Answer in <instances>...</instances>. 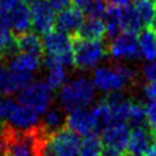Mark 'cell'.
I'll return each mask as SVG.
<instances>
[{"label":"cell","mask_w":156,"mask_h":156,"mask_svg":"<svg viewBox=\"0 0 156 156\" xmlns=\"http://www.w3.org/2000/svg\"><path fill=\"white\" fill-rule=\"evenodd\" d=\"M95 98V87L88 78L78 77L65 83L58 91L60 107L68 112L74 108L88 107Z\"/></svg>","instance_id":"obj_1"},{"label":"cell","mask_w":156,"mask_h":156,"mask_svg":"<svg viewBox=\"0 0 156 156\" xmlns=\"http://www.w3.org/2000/svg\"><path fill=\"white\" fill-rule=\"evenodd\" d=\"M80 138L77 133L63 127L48 134L40 144V156H78Z\"/></svg>","instance_id":"obj_2"},{"label":"cell","mask_w":156,"mask_h":156,"mask_svg":"<svg viewBox=\"0 0 156 156\" xmlns=\"http://www.w3.org/2000/svg\"><path fill=\"white\" fill-rule=\"evenodd\" d=\"M71 39L74 66L79 69L94 68L106 55V48L101 40H88L77 35H72Z\"/></svg>","instance_id":"obj_3"},{"label":"cell","mask_w":156,"mask_h":156,"mask_svg":"<svg viewBox=\"0 0 156 156\" xmlns=\"http://www.w3.org/2000/svg\"><path fill=\"white\" fill-rule=\"evenodd\" d=\"M43 45H44V52L46 55L54 56L55 60L61 66L63 67L74 66L71 35L56 29L50 30L46 34H44Z\"/></svg>","instance_id":"obj_4"},{"label":"cell","mask_w":156,"mask_h":156,"mask_svg":"<svg viewBox=\"0 0 156 156\" xmlns=\"http://www.w3.org/2000/svg\"><path fill=\"white\" fill-rule=\"evenodd\" d=\"M52 100V89L45 82H30L18 94V102L37 113H44L51 106Z\"/></svg>","instance_id":"obj_5"},{"label":"cell","mask_w":156,"mask_h":156,"mask_svg":"<svg viewBox=\"0 0 156 156\" xmlns=\"http://www.w3.org/2000/svg\"><path fill=\"white\" fill-rule=\"evenodd\" d=\"M93 84L96 89L105 93L122 91L129 87L126 78L122 76L117 65L115 66H101L95 69L93 76Z\"/></svg>","instance_id":"obj_6"},{"label":"cell","mask_w":156,"mask_h":156,"mask_svg":"<svg viewBox=\"0 0 156 156\" xmlns=\"http://www.w3.org/2000/svg\"><path fill=\"white\" fill-rule=\"evenodd\" d=\"M107 51L111 57L119 60H135L141 56L138 38L135 34L127 32L119 33L116 38H113Z\"/></svg>","instance_id":"obj_7"},{"label":"cell","mask_w":156,"mask_h":156,"mask_svg":"<svg viewBox=\"0 0 156 156\" xmlns=\"http://www.w3.org/2000/svg\"><path fill=\"white\" fill-rule=\"evenodd\" d=\"M6 124L16 130H30L40 124L39 113L22 104L15 102L6 116Z\"/></svg>","instance_id":"obj_8"},{"label":"cell","mask_w":156,"mask_h":156,"mask_svg":"<svg viewBox=\"0 0 156 156\" xmlns=\"http://www.w3.org/2000/svg\"><path fill=\"white\" fill-rule=\"evenodd\" d=\"M65 127L83 136L91 133H96V126L93 112L90 108L87 107L68 111V115L66 116L65 121Z\"/></svg>","instance_id":"obj_9"},{"label":"cell","mask_w":156,"mask_h":156,"mask_svg":"<svg viewBox=\"0 0 156 156\" xmlns=\"http://www.w3.org/2000/svg\"><path fill=\"white\" fill-rule=\"evenodd\" d=\"M30 23L39 34H46L55 26V11L46 0H39L30 5Z\"/></svg>","instance_id":"obj_10"},{"label":"cell","mask_w":156,"mask_h":156,"mask_svg":"<svg viewBox=\"0 0 156 156\" xmlns=\"http://www.w3.org/2000/svg\"><path fill=\"white\" fill-rule=\"evenodd\" d=\"M155 143V136L147 126L134 127L129 132L126 151L130 156H144L150 146Z\"/></svg>","instance_id":"obj_11"},{"label":"cell","mask_w":156,"mask_h":156,"mask_svg":"<svg viewBox=\"0 0 156 156\" xmlns=\"http://www.w3.org/2000/svg\"><path fill=\"white\" fill-rule=\"evenodd\" d=\"M84 20V12L78 6H68L58 12L55 17V29L68 35H76L82 22Z\"/></svg>","instance_id":"obj_12"},{"label":"cell","mask_w":156,"mask_h":156,"mask_svg":"<svg viewBox=\"0 0 156 156\" xmlns=\"http://www.w3.org/2000/svg\"><path fill=\"white\" fill-rule=\"evenodd\" d=\"M129 132V126L124 122L111 123L100 132L101 141L104 146H108L123 152L127 147Z\"/></svg>","instance_id":"obj_13"},{"label":"cell","mask_w":156,"mask_h":156,"mask_svg":"<svg viewBox=\"0 0 156 156\" xmlns=\"http://www.w3.org/2000/svg\"><path fill=\"white\" fill-rule=\"evenodd\" d=\"M9 22L13 35L28 32L32 27L30 23V10L28 5L20 1L11 10H9Z\"/></svg>","instance_id":"obj_14"},{"label":"cell","mask_w":156,"mask_h":156,"mask_svg":"<svg viewBox=\"0 0 156 156\" xmlns=\"http://www.w3.org/2000/svg\"><path fill=\"white\" fill-rule=\"evenodd\" d=\"M15 45L16 49L20 50L21 52L35 55L38 57H41L44 55L43 40L38 35V33H33L28 30L15 35Z\"/></svg>","instance_id":"obj_15"},{"label":"cell","mask_w":156,"mask_h":156,"mask_svg":"<svg viewBox=\"0 0 156 156\" xmlns=\"http://www.w3.org/2000/svg\"><path fill=\"white\" fill-rule=\"evenodd\" d=\"M16 50L15 35L9 22V11L0 10V58L13 54Z\"/></svg>","instance_id":"obj_16"},{"label":"cell","mask_w":156,"mask_h":156,"mask_svg":"<svg viewBox=\"0 0 156 156\" xmlns=\"http://www.w3.org/2000/svg\"><path fill=\"white\" fill-rule=\"evenodd\" d=\"M76 35L88 40H101L106 35L104 21L100 20V17L87 16L83 20Z\"/></svg>","instance_id":"obj_17"},{"label":"cell","mask_w":156,"mask_h":156,"mask_svg":"<svg viewBox=\"0 0 156 156\" xmlns=\"http://www.w3.org/2000/svg\"><path fill=\"white\" fill-rule=\"evenodd\" d=\"M41 57H38L35 55L21 52L17 55H13L9 68L11 71H18V72H26V73H34L39 69L41 65Z\"/></svg>","instance_id":"obj_18"},{"label":"cell","mask_w":156,"mask_h":156,"mask_svg":"<svg viewBox=\"0 0 156 156\" xmlns=\"http://www.w3.org/2000/svg\"><path fill=\"white\" fill-rule=\"evenodd\" d=\"M65 111L58 107H49L43 116V119L40 121V127L46 134H51L61 128L65 127Z\"/></svg>","instance_id":"obj_19"},{"label":"cell","mask_w":156,"mask_h":156,"mask_svg":"<svg viewBox=\"0 0 156 156\" xmlns=\"http://www.w3.org/2000/svg\"><path fill=\"white\" fill-rule=\"evenodd\" d=\"M121 10V26H122V30L127 32V33H133L136 34L143 29V23L141 20L135 10L134 6L132 5H126L119 7Z\"/></svg>","instance_id":"obj_20"},{"label":"cell","mask_w":156,"mask_h":156,"mask_svg":"<svg viewBox=\"0 0 156 156\" xmlns=\"http://www.w3.org/2000/svg\"><path fill=\"white\" fill-rule=\"evenodd\" d=\"M102 21H104L106 35L108 39L112 40L113 38H116L122 32L119 7L113 6V5H110L108 7H106V10L102 15Z\"/></svg>","instance_id":"obj_21"},{"label":"cell","mask_w":156,"mask_h":156,"mask_svg":"<svg viewBox=\"0 0 156 156\" xmlns=\"http://www.w3.org/2000/svg\"><path fill=\"white\" fill-rule=\"evenodd\" d=\"M138 41L141 56L146 61L156 60V33L149 27H145V29L139 32Z\"/></svg>","instance_id":"obj_22"},{"label":"cell","mask_w":156,"mask_h":156,"mask_svg":"<svg viewBox=\"0 0 156 156\" xmlns=\"http://www.w3.org/2000/svg\"><path fill=\"white\" fill-rule=\"evenodd\" d=\"M104 144L98 133H91L80 140L78 156H101Z\"/></svg>","instance_id":"obj_23"},{"label":"cell","mask_w":156,"mask_h":156,"mask_svg":"<svg viewBox=\"0 0 156 156\" xmlns=\"http://www.w3.org/2000/svg\"><path fill=\"white\" fill-rule=\"evenodd\" d=\"M94 119H95V126H96V133H100L104 128H106L108 124L112 123L111 121V112L108 105L105 102V100H101L100 102L95 104L91 108Z\"/></svg>","instance_id":"obj_24"},{"label":"cell","mask_w":156,"mask_h":156,"mask_svg":"<svg viewBox=\"0 0 156 156\" xmlns=\"http://www.w3.org/2000/svg\"><path fill=\"white\" fill-rule=\"evenodd\" d=\"M16 91H18V89L13 82L11 71L0 58V96H9Z\"/></svg>","instance_id":"obj_25"},{"label":"cell","mask_w":156,"mask_h":156,"mask_svg":"<svg viewBox=\"0 0 156 156\" xmlns=\"http://www.w3.org/2000/svg\"><path fill=\"white\" fill-rule=\"evenodd\" d=\"M141 23L144 27H147L156 12V1L155 0H136L134 5Z\"/></svg>","instance_id":"obj_26"},{"label":"cell","mask_w":156,"mask_h":156,"mask_svg":"<svg viewBox=\"0 0 156 156\" xmlns=\"http://www.w3.org/2000/svg\"><path fill=\"white\" fill-rule=\"evenodd\" d=\"M46 68H48V74L45 78V83L52 90H57L66 83V78H67L66 71L61 65H54Z\"/></svg>","instance_id":"obj_27"},{"label":"cell","mask_w":156,"mask_h":156,"mask_svg":"<svg viewBox=\"0 0 156 156\" xmlns=\"http://www.w3.org/2000/svg\"><path fill=\"white\" fill-rule=\"evenodd\" d=\"M127 124L132 128L134 127H141L146 126V115H145V107L140 102L132 101L128 113Z\"/></svg>","instance_id":"obj_28"},{"label":"cell","mask_w":156,"mask_h":156,"mask_svg":"<svg viewBox=\"0 0 156 156\" xmlns=\"http://www.w3.org/2000/svg\"><path fill=\"white\" fill-rule=\"evenodd\" d=\"M145 107L146 126L156 140V100H147Z\"/></svg>","instance_id":"obj_29"},{"label":"cell","mask_w":156,"mask_h":156,"mask_svg":"<svg viewBox=\"0 0 156 156\" xmlns=\"http://www.w3.org/2000/svg\"><path fill=\"white\" fill-rule=\"evenodd\" d=\"M106 10L105 2L104 0H90L88 2V5L83 9V12L87 16H91V17H102L104 12Z\"/></svg>","instance_id":"obj_30"},{"label":"cell","mask_w":156,"mask_h":156,"mask_svg":"<svg viewBox=\"0 0 156 156\" xmlns=\"http://www.w3.org/2000/svg\"><path fill=\"white\" fill-rule=\"evenodd\" d=\"M13 104L15 101L12 99L6 96H0V123H2L4 119H6V116L10 112Z\"/></svg>","instance_id":"obj_31"},{"label":"cell","mask_w":156,"mask_h":156,"mask_svg":"<svg viewBox=\"0 0 156 156\" xmlns=\"http://www.w3.org/2000/svg\"><path fill=\"white\" fill-rule=\"evenodd\" d=\"M144 77L147 82L156 83V60L147 61V63L144 66Z\"/></svg>","instance_id":"obj_32"},{"label":"cell","mask_w":156,"mask_h":156,"mask_svg":"<svg viewBox=\"0 0 156 156\" xmlns=\"http://www.w3.org/2000/svg\"><path fill=\"white\" fill-rule=\"evenodd\" d=\"M143 94L146 100H156V83L147 82V84L143 88Z\"/></svg>","instance_id":"obj_33"},{"label":"cell","mask_w":156,"mask_h":156,"mask_svg":"<svg viewBox=\"0 0 156 156\" xmlns=\"http://www.w3.org/2000/svg\"><path fill=\"white\" fill-rule=\"evenodd\" d=\"M49 2V5L54 9V11H62L65 9H67L69 5H71V0H46Z\"/></svg>","instance_id":"obj_34"},{"label":"cell","mask_w":156,"mask_h":156,"mask_svg":"<svg viewBox=\"0 0 156 156\" xmlns=\"http://www.w3.org/2000/svg\"><path fill=\"white\" fill-rule=\"evenodd\" d=\"M21 0H0V10L9 11L11 10L16 4H18Z\"/></svg>","instance_id":"obj_35"},{"label":"cell","mask_w":156,"mask_h":156,"mask_svg":"<svg viewBox=\"0 0 156 156\" xmlns=\"http://www.w3.org/2000/svg\"><path fill=\"white\" fill-rule=\"evenodd\" d=\"M110 5H113V6H117V7H122V6H126L128 5L132 0H107Z\"/></svg>","instance_id":"obj_36"},{"label":"cell","mask_w":156,"mask_h":156,"mask_svg":"<svg viewBox=\"0 0 156 156\" xmlns=\"http://www.w3.org/2000/svg\"><path fill=\"white\" fill-rule=\"evenodd\" d=\"M76 6H78V7H80L82 10L88 5V2L90 1V0H71Z\"/></svg>","instance_id":"obj_37"},{"label":"cell","mask_w":156,"mask_h":156,"mask_svg":"<svg viewBox=\"0 0 156 156\" xmlns=\"http://www.w3.org/2000/svg\"><path fill=\"white\" fill-rule=\"evenodd\" d=\"M144 156H156V140H155V143L150 146V149L146 151V154H145Z\"/></svg>","instance_id":"obj_38"},{"label":"cell","mask_w":156,"mask_h":156,"mask_svg":"<svg viewBox=\"0 0 156 156\" xmlns=\"http://www.w3.org/2000/svg\"><path fill=\"white\" fill-rule=\"evenodd\" d=\"M151 30H154L155 33H156V12H155V16H154V18H152V21H151V23L147 26Z\"/></svg>","instance_id":"obj_39"},{"label":"cell","mask_w":156,"mask_h":156,"mask_svg":"<svg viewBox=\"0 0 156 156\" xmlns=\"http://www.w3.org/2000/svg\"><path fill=\"white\" fill-rule=\"evenodd\" d=\"M37 1H39V0H22V2H24L26 5H33V4H35Z\"/></svg>","instance_id":"obj_40"},{"label":"cell","mask_w":156,"mask_h":156,"mask_svg":"<svg viewBox=\"0 0 156 156\" xmlns=\"http://www.w3.org/2000/svg\"><path fill=\"white\" fill-rule=\"evenodd\" d=\"M0 156H4V155H2V150H1V147H0Z\"/></svg>","instance_id":"obj_41"}]
</instances>
